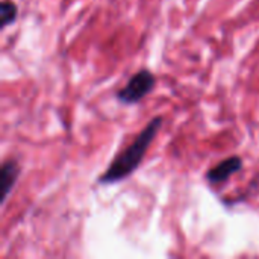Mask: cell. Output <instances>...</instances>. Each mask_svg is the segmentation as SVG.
<instances>
[{
    "instance_id": "cell-4",
    "label": "cell",
    "mask_w": 259,
    "mask_h": 259,
    "mask_svg": "<svg viewBox=\"0 0 259 259\" xmlns=\"http://www.w3.org/2000/svg\"><path fill=\"white\" fill-rule=\"evenodd\" d=\"M20 171H21V168L15 159H8L2 164V168H0V188H2L0 202H2V205L6 202L14 185L17 184Z\"/></svg>"
},
{
    "instance_id": "cell-3",
    "label": "cell",
    "mask_w": 259,
    "mask_h": 259,
    "mask_svg": "<svg viewBox=\"0 0 259 259\" xmlns=\"http://www.w3.org/2000/svg\"><path fill=\"white\" fill-rule=\"evenodd\" d=\"M243 168V159L238 155H234L231 158H226L220 164L214 165L206 171V179L209 184H220L228 181L232 175L238 173Z\"/></svg>"
},
{
    "instance_id": "cell-5",
    "label": "cell",
    "mask_w": 259,
    "mask_h": 259,
    "mask_svg": "<svg viewBox=\"0 0 259 259\" xmlns=\"http://www.w3.org/2000/svg\"><path fill=\"white\" fill-rule=\"evenodd\" d=\"M17 15H18L17 5L9 0H2V3H0V27L5 29L6 26L12 24L17 20Z\"/></svg>"
},
{
    "instance_id": "cell-1",
    "label": "cell",
    "mask_w": 259,
    "mask_h": 259,
    "mask_svg": "<svg viewBox=\"0 0 259 259\" xmlns=\"http://www.w3.org/2000/svg\"><path fill=\"white\" fill-rule=\"evenodd\" d=\"M162 121V117L152 118L146 124V127L135 137V140L114 158L111 165L99 178V184L109 185L129 178L143 162V158L147 153L150 144L153 143L158 131L161 129Z\"/></svg>"
},
{
    "instance_id": "cell-2",
    "label": "cell",
    "mask_w": 259,
    "mask_h": 259,
    "mask_svg": "<svg viewBox=\"0 0 259 259\" xmlns=\"http://www.w3.org/2000/svg\"><path fill=\"white\" fill-rule=\"evenodd\" d=\"M155 85H156V77L153 76V73L147 68H141L129 79V82L121 90H118L117 99L120 103L124 105L138 103L147 94L152 93Z\"/></svg>"
}]
</instances>
